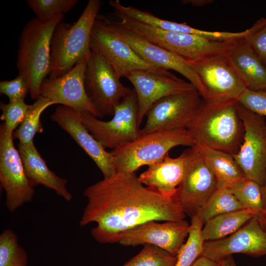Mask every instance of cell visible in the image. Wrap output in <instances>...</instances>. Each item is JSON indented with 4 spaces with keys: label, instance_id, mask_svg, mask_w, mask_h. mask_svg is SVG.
Wrapping results in <instances>:
<instances>
[{
    "label": "cell",
    "instance_id": "6da1fadb",
    "mask_svg": "<svg viewBox=\"0 0 266 266\" xmlns=\"http://www.w3.org/2000/svg\"><path fill=\"white\" fill-rule=\"evenodd\" d=\"M87 203L81 227L95 222L93 238L101 244L118 242L121 234L151 221H178L186 214L173 199L145 187L134 172H117L86 188Z\"/></svg>",
    "mask_w": 266,
    "mask_h": 266
},
{
    "label": "cell",
    "instance_id": "7a4b0ae2",
    "mask_svg": "<svg viewBox=\"0 0 266 266\" xmlns=\"http://www.w3.org/2000/svg\"><path fill=\"white\" fill-rule=\"evenodd\" d=\"M235 99L203 100L187 128L196 142L233 156L242 143L244 128Z\"/></svg>",
    "mask_w": 266,
    "mask_h": 266
},
{
    "label": "cell",
    "instance_id": "3957f363",
    "mask_svg": "<svg viewBox=\"0 0 266 266\" xmlns=\"http://www.w3.org/2000/svg\"><path fill=\"white\" fill-rule=\"evenodd\" d=\"M64 17L61 14L47 21L33 18L26 23L20 33L16 66L19 75L28 84L33 100L40 96L41 84L50 74L52 36L56 26Z\"/></svg>",
    "mask_w": 266,
    "mask_h": 266
},
{
    "label": "cell",
    "instance_id": "277c9868",
    "mask_svg": "<svg viewBox=\"0 0 266 266\" xmlns=\"http://www.w3.org/2000/svg\"><path fill=\"white\" fill-rule=\"evenodd\" d=\"M102 5L100 0H89L81 16L73 24L60 22L51 41L50 78H57L70 70L91 52V34Z\"/></svg>",
    "mask_w": 266,
    "mask_h": 266
},
{
    "label": "cell",
    "instance_id": "5b68a950",
    "mask_svg": "<svg viewBox=\"0 0 266 266\" xmlns=\"http://www.w3.org/2000/svg\"><path fill=\"white\" fill-rule=\"evenodd\" d=\"M120 24L144 39L182 58L200 62L228 56L236 41H218L158 29L121 15Z\"/></svg>",
    "mask_w": 266,
    "mask_h": 266
},
{
    "label": "cell",
    "instance_id": "8992f818",
    "mask_svg": "<svg viewBox=\"0 0 266 266\" xmlns=\"http://www.w3.org/2000/svg\"><path fill=\"white\" fill-rule=\"evenodd\" d=\"M196 142L187 129L153 132L110 151L116 172H134L162 159L173 147H192Z\"/></svg>",
    "mask_w": 266,
    "mask_h": 266
},
{
    "label": "cell",
    "instance_id": "52a82bcc",
    "mask_svg": "<svg viewBox=\"0 0 266 266\" xmlns=\"http://www.w3.org/2000/svg\"><path fill=\"white\" fill-rule=\"evenodd\" d=\"M81 117L89 133L105 148L114 149L140 135L138 105L133 89L116 106L111 120H100L88 112H81Z\"/></svg>",
    "mask_w": 266,
    "mask_h": 266
},
{
    "label": "cell",
    "instance_id": "ba28073f",
    "mask_svg": "<svg viewBox=\"0 0 266 266\" xmlns=\"http://www.w3.org/2000/svg\"><path fill=\"white\" fill-rule=\"evenodd\" d=\"M90 47L101 56L121 78L135 70L167 74L168 70L142 59L109 26L105 17L98 15L92 28Z\"/></svg>",
    "mask_w": 266,
    "mask_h": 266
},
{
    "label": "cell",
    "instance_id": "9c48e42d",
    "mask_svg": "<svg viewBox=\"0 0 266 266\" xmlns=\"http://www.w3.org/2000/svg\"><path fill=\"white\" fill-rule=\"evenodd\" d=\"M120 79L101 56L91 51L87 59L84 87L98 117L113 115L115 108L130 90Z\"/></svg>",
    "mask_w": 266,
    "mask_h": 266
},
{
    "label": "cell",
    "instance_id": "30bf717a",
    "mask_svg": "<svg viewBox=\"0 0 266 266\" xmlns=\"http://www.w3.org/2000/svg\"><path fill=\"white\" fill-rule=\"evenodd\" d=\"M186 160L182 180L173 199L191 218L198 214L217 189L215 175L195 146L185 150Z\"/></svg>",
    "mask_w": 266,
    "mask_h": 266
},
{
    "label": "cell",
    "instance_id": "8fae6325",
    "mask_svg": "<svg viewBox=\"0 0 266 266\" xmlns=\"http://www.w3.org/2000/svg\"><path fill=\"white\" fill-rule=\"evenodd\" d=\"M197 90L168 96L155 102L147 111L140 135L153 132L187 129L202 102Z\"/></svg>",
    "mask_w": 266,
    "mask_h": 266
},
{
    "label": "cell",
    "instance_id": "7c38bea8",
    "mask_svg": "<svg viewBox=\"0 0 266 266\" xmlns=\"http://www.w3.org/2000/svg\"><path fill=\"white\" fill-rule=\"evenodd\" d=\"M238 111L242 120L244 135L238 152L233 157L246 177L262 188L266 177V122L239 103Z\"/></svg>",
    "mask_w": 266,
    "mask_h": 266
},
{
    "label": "cell",
    "instance_id": "4fadbf2b",
    "mask_svg": "<svg viewBox=\"0 0 266 266\" xmlns=\"http://www.w3.org/2000/svg\"><path fill=\"white\" fill-rule=\"evenodd\" d=\"M13 134L0 127V182L5 193V206L14 212L31 201L35 190L26 174L18 150L13 143Z\"/></svg>",
    "mask_w": 266,
    "mask_h": 266
},
{
    "label": "cell",
    "instance_id": "5bb4252c",
    "mask_svg": "<svg viewBox=\"0 0 266 266\" xmlns=\"http://www.w3.org/2000/svg\"><path fill=\"white\" fill-rule=\"evenodd\" d=\"M105 18L112 30L142 59L154 66L167 70L171 69L181 74L194 86L202 99L205 98L204 86L188 60L144 39L123 27L119 21Z\"/></svg>",
    "mask_w": 266,
    "mask_h": 266
},
{
    "label": "cell",
    "instance_id": "9a60e30c",
    "mask_svg": "<svg viewBox=\"0 0 266 266\" xmlns=\"http://www.w3.org/2000/svg\"><path fill=\"white\" fill-rule=\"evenodd\" d=\"M189 61L205 89L204 100H238L247 88L228 56L200 62Z\"/></svg>",
    "mask_w": 266,
    "mask_h": 266
},
{
    "label": "cell",
    "instance_id": "2e32d148",
    "mask_svg": "<svg viewBox=\"0 0 266 266\" xmlns=\"http://www.w3.org/2000/svg\"><path fill=\"white\" fill-rule=\"evenodd\" d=\"M125 77L132 84L136 93L139 126L150 107L160 99L196 89L190 82L179 78L170 72L164 74L135 70L130 72Z\"/></svg>",
    "mask_w": 266,
    "mask_h": 266
},
{
    "label": "cell",
    "instance_id": "e0dca14e",
    "mask_svg": "<svg viewBox=\"0 0 266 266\" xmlns=\"http://www.w3.org/2000/svg\"><path fill=\"white\" fill-rule=\"evenodd\" d=\"M87 59L78 62L70 70L60 77L45 78L41 84L40 94L55 104H60L81 112H88L98 117L84 87Z\"/></svg>",
    "mask_w": 266,
    "mask_h": 266
},
{
    "label": "cell",
    "instance_id": "ac0fdd59",
    "mask_svg": "<svg viewBox=\"0 0 266 266\" xmlns=\"http://www.w3.org/2000/svg\"><path fill=\"white\" fill-rule=\"evenodd\" d=\"M190 227L184 219L164 223L151 221L124 232L118 243L126 246L154 245L176 257L188 236Z\"/></svg>",
    "mask_w": 266,
    "mask_h": 266
},
{
    "label": "cell",
    "instance_id": "d6986e66",
    "mask_svg": "<svg viewBox=\"0 0 266 266\" xmlns=\"http://www.w3.org/2000/svg\"><path fill=\"white\" fill-rule=\"evenodd\" d=\"M236 253L256 257L266 255V232L256 217L228 237L204 242L201 255L221 262L226 257Z\"/></svg>",
    "mask_w": 266,
    "mask_h": 266
},
{
    "label": "cell",
    "instance_id": "ffe728a7",
    "mask_svg": "<svg viewBox=\"0 0 266 266\" xmlns=\"http://www.w3.org/2000/svg\"><path fill=\"white\" fill-rule=\"evenodd\" d=\"M51 118L93 160L104 178L110 177L116 173L111 154L85 127L81 120V111L61 105L56 108Z\"/></svg>",
    "mask_w": 266,
    "mask_h": 266
},
{
    "label": "cell",
    "instance_id": "44dd1931",
    "mask_svg": "<svg viewBox=\"0 0 266 266\" xmlns=\"http://www.w3.org/2000/svg\"><path fill=\"white\" fill-rule=\"evenodd\" d=\"M186 157L185 150L176 158L170 157L168 153L159 161L148 166L138 179L143 185L164 197L172 199L183 175Z\"/></svg>",
    "mask_w": 266,
    "mask_h": 266
},
{
    "label": "cell",
    "instance_id": "7402d4cb",
    "mask_svg": "<svg viewBox=\"0 0 266 266\" xmlns=\"http://www.w3.org/2000/svg\"><path fill=\"white\" fill-rule=\"evenodd\" d=\"M18 150L27 177L33 186L43 185L54 190L66 201L71 200L72 196L66 186L67 180L49 169L33 142L27 144L19 143Z\"/></svg>",
    "mask_w": 266,
    "mask_h": 266
},
{
    "label": "cell",
    "instance_id": "603a6c76",
    "mask_svg": "<svg viewBox=\"0 0 266 266\" xmlns=\"http://www.w3.org/2000/svg\"><path fill=\"white\" fill-rule=\"evenodd\" d=\"M228 56L247 89L266 91V66L253 52L244 38L235 41Z\"/></svg>",
    "mask_w": 266,
    "mask_h": 266
},
{
    "label": "cell",
    "instance_id": "cb8c5ba5",
    "mask_svg": "<svg viewBox=\"0 0 266 266\" xmlns=\"http://www.w3.org/2000/svg\"><path fill=\"white\" fill-rule=\"evenodd\" d=\"M194 146L215 175L217 188H228L246 177L233 155L202 144Z\"/></svg>",
    "mask_w": 266,
    "mask_h": 266
},
{
    "label": "cell",
    "instance_id": "d4e9b609",
    "mask_svg": "<svg viewBox=\"0 0 266 266\" xmlns=\"http://www.w3.org/2000/svg\"><path fill=\"white\" fill-rule=\"evenodd\" d=\"M260 213L242 209L216 216L204 224L201 235L204 242L221 239L235 233Z\"/></svg>",
    "mask_w": 266,
    "mask_h": 266
},
{
    "label": "cell",
    "instance_id": "484cf974",
    "mask_svg": "<svg viewBox=\"0 0 266 266\" xmlns=\"http://www.w3.org/2000/svg\"><path fill=\"white\" fill-rule=\"evenodd\" d=\"M55 104L48 99L40 96L32 104L24 120L13 133V138L18 139L19 143L27 144L33 142L36 133L43 131L40 116L49 106Z\"/></svg>",
    "mask_w": 266,
    "mask_h": 266
},
{
    "label": "cell",
    "instance_id": "4316f807",
    "mask_svg": "<svg viewBox=\"0 0 266 266\" xmlns=\"http://www.w3.org/2000/svg\"><path fill=\"white\" fill-rule=\"evenodd\" d=\"M242 209L243 207L241 204L228 188H217L203 204L198 215L204 224L216 216Z\"/></svg>",
    "mask_w": 266,
    "mask_h": 266
},
{
    "label": "cell",
    "instance_id": "83f0119b",
    "mask_svg": "<svg viewBox=\"0 0 266 266\" xmlns=\"http://www.w3.org/2000/svg\"><path fill=\"white\" fill-rule=\"evenodd\" d=\"M191 218L188 238L178 251L174 266H192L202 255L204 241L201 231L204 223L198 215Z\"/></svg>",
    "mask_w": 266,
    "mask_h": 266
},
{
    "label": "cell",
    "instance_id": "f1b7e54d",
    "mask_svg": "<svg viewBox=\"0 0 266 266\" xmlns=\"http://www.w3.org/2000/svg\"><path fill=\"white\" fill-rule=\"evenodd\" d=\"M28 254L20 245L16 233L10 229L0 234V266H27Z\"/></svg>",
    "mask_w": 266,
    "mask_h": 266
},
{
    "label": "cell",
    "instance_id": "f546056e",
    "mask_svg": "<svg viewBox=\"0 0 266 266\" xmlns=\"http://www.w3.org/2000/svg\"><path fill=\"white\" fill-rule=\"evenodd\" d=\"M228 189L243 208L256 210L260 213L264 209L262 187L254 180L245 177L233 183Z\"/></svg>",
    "mask_w": 266,
    "mask_h": 266
},
{
    "label": "cell",
    "instance_id": "4dcf8cb0",
    "mask_svg": "<svg viewBox=\"0 0 266 266\" xmlns=\"http://www.w3.org/2000/svg\"><path fill=\"white\" fill-rule=\"evenodd\" d=\"M177 258L165 250L151 244L142 249L122 266H174Z\"/></svg>",
    "mask_w": 266,
    "mask_h": 266
},
{
    "label": "cell",
    "instance_id": "1f68e13d",
    "mask_svg": "<svg viewBox=\"0 0 266 266\" xmlns=\"http://www.w3.org/2000/svg\"><path fill=\"white\" fill-rule=\"evenodd\" d=\"M78 0H27L30 9L36 17L42 21H47L56 16L63 14L71 10Z\"/></svg>",
    "mask_w": 266,
    "mask_h": 266
},
{
    "label": "cell",
    "instance_id": "d6a6232c",
    "mask_svg": "<svg viewBox=\"0 0 266 266\" xmlns=\"http://www.w3.org/2000/svg\"><path fill=\"white\" fill-rule=\"evenodd\" d=\"M32 104L25 103L24 99L0 103L1 114L0 118L4 122L2 125L6 133L13 134L24 120Z\"/></svg>",
    "mask_w": 266,
    "mask_h": 266
},
{
    "label": "cell",
    "instance_id": "836d02e7",
    "mask_svg": "<svg viewBox=\"0 0 266 266\" xmlns=\"http://www.w3.org/2000/svg\"><path fill=\"white\" fill-rule=\"evenodd\" d=\"M251 28V33L244 39L253 52L266 66V19L261 18Z\"/></svg>",
    "mask_w": 266,
    "mask_h": 266
},
{
    "label": "cell",
    "instance_id": "e575fe53",
    "mask_svg": "<svg viewBox=\"0 0 266 266\" xmlns=\"http://www.w3.org/2000/svg\"><path fill=\"white\" fill-rule=\"evenodd\" d=\"M237 100L248 110L266 117V91H253L246 88Z\"/></svg>",
    "mask_w": 266,
    "mask_h": 266
},
{
    "label": "cell",
    "instance_id": "d590c367",
    "mask_svg": "<svg viewBox=\"0 0 266 266\" xmlns=\"http://www.w3.org/2000/svg\"><path fill=\"white\" fill-rule=\"evenodd\" d=\"M28 92L29 89L27 82L19 74L14 79L0 82V93L6 95L9 101L25 100Z\"/></svg>",
    "mask_w": 266,
    "mask_h": 266
},
{
    "label": "cell",
    "instance_id": "8d00e7d4",
    "mask_svg": "<svg viewBox=\"0 0 266 266\" xmlns=\"http://www.w3.org/2000/svg\"><path fill=\"white\" fill-rule=\"evenodd\" d=\"M220 262L201 255L196 260L192 266H220Z\"/></svg>",
    "mask_w": 266,
    "mask_h": 266
},
{
    "label": "cell",
    "instance_id": "74e56055",
    "mask_svg": "<svg viewBox=\"0 0 266 266\" xmlns=\"http://www.w3.org/2000/svg\"><path fill=\"white\" fill-rule=\"evenodd\" d=\"M214 1L212 0H182L181 2L184 4H190L196 7H202Z\"/></svg>",
    "mask_w": 266,
    "mask_h": 266
},
{
    "label": "cell",
    "instance_id": "f35d334b",
    "mask_svg": "<svg viewBox=\"0 0 266 266\" xmlns=\"http://www.w3.org/2000/svg\"><path fill=\"white\" fill-rule=\"evenodd\" d=\"M260 226L266 232V207L256 217Z\"/></svg>",
    "mask_w": 266,
    "mask_h": 266
},
{
    "label": "cell",
    "instance_id": "ab89813d",
    "mask_svg": "<svg viewBox=\"0 0 266 266\" xmlns=\"http://www.w3.org/2000/svg\"><path fill=\"white\" fill-rule=\"evenodd\" d=\"M220 266H236L232 255L225 258L221 262Z\"/></svg>",
    "mask_w": 266,
    "mask_h": 266
},
{
    "label": "cell",
    "instance_id": "60d3db41",
    "mask_svg": "<svg viewBox=\"0 0 266 266\" xmlns=\"http://www.w3.org/2000/svg\"><path fill=\"white\" fill-rule=\"evenodd\" d=\"M262 190L264 204V206L265 208L266 207V177L265 184L263 187L262 188Z\"/></svg>",
    "mask_w": 266,
    "mask_h": 266
}]
</instances>
